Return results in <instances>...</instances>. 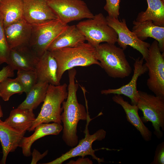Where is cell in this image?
I'll list each match as a JSON object with an SVG mask.
<instances>
[{"label":"cell","instance_id":"obj_7","mask_svg":"<svg viewBox=\"0 0 164 164\" xmlns=\"http://www.w3.org/2000/svg\"><path fill=\"white\" fill-rule=\"evenodd\" d=\"M32 25L29 45L38 57L68 25L58 18Z\"/></svg>","mask_w":164,"mask_h":164},{"label":"cell","instance_id":"obj_1","mask_svg":"<svg viewBox=\"0 0 164 164\" xmlns=\"http://www.w3.org/2000/svg\"><path fill=\"white\" fill-rule=\"evenodd\" d=\"M68 70V95L66 100L62 103L61 114L63 124L62 138L67 145L72 148L77 145L79 142L77 134L78 123L80 120H86L89 114L84 106L78 101L77 93L78 85L75 82L76 70L74 68Z\"/></svg>","mask_w":164,"mask_h":164},{"label":"cell","instance_id":"obj_28","mask_svg":"<svg viewBox=\"0 0 164 164\" xmlns=\"http://www.w3.org/2000/svg\"><path fill=\"white\" fill-rule=\"evenodd\" d=\"M10 50L6 39L3 18L0 12V65L7 63Z\"/></svg>","mask_w":164,"mask_h":164},{"label":"cell","instance_id":"obj_36","mask_svg":"<svg viewBox=\"0 0 164 164\" xmlns=\"http://www.w3.org/2000/svg\"></svg>","mask_w":164,"mask_h":164},{"label":"cell","instance_id":"obj_35","mask_svg":"<svg viewBox=\"0 0 164 164\" xmlns=\"http://www.w3.org/2000/svg\"><path fill=\"white\" fill-rule=\"evenodd\" d=\"M163 0V1H164V0Z\"/></svg>","mask_w":164,"mask_h":164},{"label":"cell","instance_id":"obj_31","mask_svg":"<svg viewBox=\"0 0 164 164\" xmlns=\"http://www.w3.org/2000/svg\"><path fill=\"white\" fill-rule=\"evenodd\" d=\"M14 71L8 65L3 67L0 70V82L8 77H13Z\"/></svg>","mask_w":164,"mask_h":164},{"label":"cell","instance_id":"obj_13","mask_svg":"<svg viewBox=\"0 0 164 164\" xmlns=\"http://www.w3.org/2000/svg\"><path fill=\"white\" fill-rule=\"evenodd\" d=\"M142 57H138L135 60L134 64V72L132 78L127 84L116 89H108L101 91V94L108 95H123L129 97L132 105H137L139 95L137 88V81L138 77L147 71V68L143 63Z\"/></svg>","mask_w":164,"mask_h":164},{"label":"cell","instance_id":"obj_12","mask_svg":"<svg viewBox=\"0 0 164 164\" xmlns=\"http://www.w3.org/2000/svg\"><path fill=\"white\" fill-rule=\"evenodd\" d=\"M23 19L32 25L57 19L47 0H22Z\"/></svg>","mask_w":164,"mask_h":164},{"label":"cell","instance_id":"obj_21","mask_svg":"<svg viewBox=\"0 0 164 164\" xmlns=\"http://www.w3.org/2000/svg\"><path fill=\"white\" fill-rule=\"evenodd\" d=\"M86 40L85 36L76 25H68L50 44L47 50L52 51L62 48L73 47Z\"/></svg>","mask_w":164,"mask_h":164},{"label":"cell","instance_id":"obj_26","mask_svg":"<svg viewBox=\"0 0 164 164\" xmlns=\"http://www.w3.org/2000/svg\"><path fill=\"white\" fill-rule=\"evenodd\" d=\"M24 92L22 86L16 78L8 77L0 82V97L5 101L16 94Z\"/></svg>","mask_w":164,"mask_h":164},{"label":"cell","instance_id":"obj_2","mask_svg":"<svg viewBox=\"0 0 164 164\" xmlns=\"http://www.w3.org/2000/svg\"><path fill=\"white\" fill-rule=\"evenodd\" d=\"M50 52L57 63V78L60 82L66 71L76 67L97 65L101 67L96 56L95 48L88 43Z\"/></svg>","mask_w":164,"mask_h":164},{"label":"cell","instance_id":"obj_29","mask_svg":"<svg viewBox=\"0 0 164 164\" xmlns=\"http://www.w3.org/2000/svg\"><path fill=\"white\" fill-rule=\"evenodd\" d=\"M104 9L110 17L118 18L120 15V4L121 0H106Z\"/></svg>","mask_w":164,"mask_h":164},{"label":"cell","instance_id":"obj_8","mask_svg":"<svg viewBox=\"0 0 164 164\" xmlns=\"http://www.w3.org/2000/svg\"><path fill=\"white\" fill-rule=\"evenodd\" d=\"M145 60L148 71V88L155 95L164 97V53H161L156 40L150 44Z\"/></svg>","mask_w":164,"mask_h":164},{"label":"cell","instance_id":"obj_25","mask_svg":"<svg viewBox=\"0 0 164 164\" xmlns=\"http://www.w3.org/2000/svg\"><path fill=\"white\" fill-rule=\"evenodd\" d=\"M46 82H38L26 94L25 99L17 107L33 110L43 102L49 85Z\"/></svg>","mask_w":164,"mask_h":164},{"label":"cell","instance_id":"obj_5","mask_svg":"<svg viewBox=\"0 0 164 164\" xmlns=\"http://www.w3.org/2000/svg\"><path fill=\"white\" fill-rule=\"evenodd\" d=\"M76 25L87 43L95 47L102 42L115 44L117 42L116 32L108 25L106 18L102 13L80 21Z\"/></svg>","mask_w":164,"mask_h":164},{"label":"cell","instance_id":"obj_32","mask_svg":"<svg viewBox=\"0 0 164 164\" xmlns=\"http://www.w3.org/2000/svg\"><path fill=\"white\" fill-rule=\"evenodd\" d=\"M48 150H46L43 154H41L36 149H34L31 154L32 158L31 162V164H37L38 161L43 158L48 153Z\"/></svg>","mask_w":164,"mask_h":164},{"label":"cell","instance_id":"obj_15","mask_svg":"<svg viewBox=\"0 0 164 164\" xmlns=\"http://www.w3.org/2000/svg\"><path fill=\"white\" fill-rule=\"evenodd\" d=\"M32 25L24 19L4 28L6 41L10 48L29 45Z\"/></svg>","mask_w":164,"mask_h":164},{"label":"cell","instance_id":"obj_18","mask_svg":"<svg viewBox=\"0 0 164 164\" xmlns=\"http://www.w3.org/2000/svg\"><path fill=\"white\" fill-rule=\"evenodd\" d=\"M112 99L114 102L121 106L126 114L127 120L139 132L143 138L146 142L150 141L152 138V132L144 124L139 116L137 105L130 104L121 95L114 94Z\"/></svg>","mask_w":164,"mask_h":164},{"label":"cell","instance_id":"obj_10","mask_svg":"<svg viewBox=\"0 0 164 164\" xmlns=\"http://www.w3.org/2000/svg\"><path fill=\"white\" fill-rule=\"evenodd\" d=\"M47 3L57 18L65 24L94 16L82 0H47Z\"/></svg>","mask_w":164,"mask_h":164},{"label":"cell","instance_id":"obj_23","mask_svg":"<svg viewBox=\"0 0 164 164\" xmlns=\"http://www.w3.org/2000/svg\"><path fill=\"white\" fill-rule=\"evenodd\" d=\"M0 12L4 28L23 19L22 0H1Z\"/></svg>","mask_w":164,"mask_h":164},{"label":"cell","instance_id":"obj_6","mask_svg":"<svg viewBox=\"0 0 164 164\" xmlns=\"http://www.w3.org/2000/svg\"><path fill=\"white\" fill-rule=\"evenodd\" d=\"M138 92L139 97L137 105L143 114L141 118L143 122H152L154 134L160 139L164 131V97Z\"/></svg>","mask_w":164,"mask_h":164},{"label":"cell","instance_id":"obj_3","mask_svg":"<svg viewBox=\"0 0 164 164\" xmlns=\"http://www.w3.org/2000/svg\"><path fill=\"white\" fill-rule=\"evenodd\" d=\"M95 48L96 56L101 67L109 77L122 79L130 75L132 69L123 49L115 44L107 43Z\"/></svg>","mask_w":164,"mask_h":164},{"label":"cell","instance_id":"obj_14","mask_svg":"<svg viewBox=\"0 0 164 164\" xmlns=\"http://www.w3.org/2000/svg\"><path fill=\"white\" fill-rule=\"evenodd\" d=\"M39 57L29 45L10 49L7 64L14 70H35Z\"/></svg>","mask_w":164,"mask_h":164},{"label":"cell","instance_id":"obj_34","mask_svg":"<svg viewBox=\"0 0 164 164\" xmlns=\"http://www.w3.org/2000/svg\"><path fill=\"white\" fill-rule=\"evenodd\" d=\"M3 113L2 108V107L0 104V121L1 120V118L3 117Z\"/></svg>","mask_w":164,"mask_h":164},{"label":"cell","instance_id":"obj_16","mask_svg":"<svg viewBox=\"0 0 164 164\" xmlns=\"http://www.w3.org/2000/svg\"><path fill=\"white\" fill-rule=\"evenodd\" d=\"M57 65L51 52L46 50L39 57L35 70L37 81L54 85L60 84L57 78Z\"/></svg>","mask_w":164,"mask_h":164},{"label":"cell","instance_id":"obj_33","mask_svg":"<svg viewBox=\"0 0 164 164\" xmlns=\"http://www.w3.org/2000/svg\"><path fill=\"white\" fill-rule=\"evenodd\" d=\"M67 164H92L93 162L88 158L81 157L77 160H71Z\"/></svg>","mask_w":164,"mask_h":164},{"label":"cell","instance_id":"obj_9","mask_svg":"<svg viewBox=\"0 0 164 164\" xmlns=\"http://www.w3.org/2000/svg\"><path fill=\"white\" fill-rule=\"evenodd\" d=\"M92 120L89 116H87V123L84 131V137L80 140L76 146L72 147L66 152L62 154L60 157L45 164H61L67 160L76 156L85 157L87 155H90L92 159L97 161L98 163L104 162V159L97 157L95 154V151L101 149L94 150L92 147L93 142L95 141H100L104 139L106 137V132L103 129L97 131L94 134L91 135L88 129V126L90 121Z\"/></svg>","mask_w":164,"mask_h":164},{"label":"cell","instance_id":"obj_17","mask_svg":"<svg viewBox=\"0 0 164 164\" xmlns=\"http://www.w3.org/2000/svg\"><path fill=\"white\" fill-rule=\"evenodd\" d=\"M26 132L11 127L2 120L0 121V141L3 153L0 164L6 163L8 155L19 147Z\"/></svg>","mask_w":164,"mask_h":164},{"label":"cell","instance_id":"obj_24","mask_svg":"<svg viewBox=\"0 0 164 164\" xmlns=\"http://www.w3.org/2000/svg\"><path fill=\"white\" fill-rule=\"evenodd\" d=\"M146 1L148 4L147 9L139 12L135 20L142 22L151 20L156 26H164V1Z\"/></svg>","mask_w":164,"mask_h":164},{"label":"cell","instance_id":"obj_19","mask_svg":"<svg viewBox=\"0 0 164 164\" xmlns=\"http://www.w3.org/2000/svg\"><path fill=\"white\" fill-rule=\"evenodd\" d=\"M63 128L61 124L57 123H43L39 125L36 127L32 135L29 137L24 136L22 139L19 147L22 149L23 154L26 157L29 156L32 154V145L35 141L47 135H58Z\"/></svg>","mask_w":164,"mask_h":164},{"label":"cell","instance_id":"obj_11","mask_svg":"<svg viewBox=\"0 0 164 164\" xmlns=\"http://www.w3.org/2000/svg\"><path fill=\"white\" fill-rule=\"evenodd\" d=\"M108 25L116 32L118 35L117 42L120 47L124 50L130 46L139 51L142 58H147L150 44L139 39L127 27L124 19L119 20L118 18L108 15L106 17Z\"/></svg>","mask_w":164,"mask_h":164},{"label":"cell","instance_id":"obj_4","mask_svg":"<svg viewBox=\"0 0 164 164\" xmlns=\"http://www.w3.org/2000/svg\"><path fill=\"white\" fill-rule=\"evenodd\" d=\"M66 83L54 85L49 84L45 99L38 115L28 131H34L39 125L53 122L61 123V104L66 99L68 92Z\"/></svg>","mask_w":164,"mask_h":164},{"label":"cell","instance_id":"obj_30","mask_svg":"<svg viewBox=\"0 0 164 164\" xmlns=\"http://www.w3.org/2000/svg\"><path fill=\"white\" fill-rule=\"evenodd\" d=\"M151 164H164V142L159 144L156 148L152 161Z\"/></svg>","mask_w":164,"mask_h":164},{"label":"cell","instance_id":"obj_22","mask_svg":"<svg viewBox=\"0 0 164 164\" xmlns=\"http://www.w3.org/2000/svg\"><path fill=\"white\" fill-rule=\"evenodd\" d=\"M36 118L33 110L17 108L11 111L9 116L4 122L14 128L26 132Z\"/></svg>","mask_w":164,"mask_h":164},{"label":"cell","instance_id":"obj_27","mask_svg":"<svg viewBox=\"0 0 164 164\" xmlns=\"http://www.w3.org/2000/svg\"><path fill=\"white\" fill-rule=\"evenodd\" d=\"M16 78L22 86L26 94L37 82L35 70H18Z\"/></svg>","mask_w":164,"mask_h":164},{"label":"cell","instance_id":"obj_20","mask_svg":"<svg viewBox=\"0 0 164 164\" xmlns=\"http://www.w3.org/2000/svg\"><path fill=\"white\" fill-rule=\"evenodd\" d=\"M132 31L140 40L144 41L148 38L156 40L161 52L164 51V26L155 25L151 20L142 22H133Z\"/></svg>","mask_w":164,"mask_h":164}]
</instances>
